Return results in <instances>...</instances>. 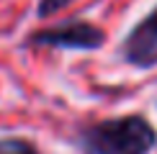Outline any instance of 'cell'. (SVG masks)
I'll return each mask as SVG.
<instances>
[{
    "label": "cell",
    "instance_id": "6da1fadb",
    "mask_svg": "<svg viewBox=\"0 0 157 154\" xmlns=\"http://www.w3.org/2000/svg\"><path fill=\"white\" fill-rule=\"evenodd\" d=\"M80 154H152L157 128L144 113H124L82 123L75 131Z\"/></svg>",
    "mask_w": 157,
    "mask_h": 154
},
{
    "label": "cell",
    "instance_id": "7a4b0ae2",
    "mask_svg": "<svg viewBox=\"0 0 157 154\" xmlns=\"http://www.w3.org/2000/svg\"><path fill=\"white\" fill-rule=\"evenodd\" d=\"M108 41L106 31L88 18H62L57 23L29 31L23 46L29 49H62V51H98Z\"/></svg>",
    "mask_w": 157,
    "mask_h": 154
},
{
    "label": "cell",
    "instance_id": "3957f363",
    "mask_svg": "<svg viewBox=\"0 0 157 154\" xmlns=\"http://www.w3.org/2000/svg\"><path fill=\"white\" fill-rule=\"evenodd\" d=\"M119 57L142 72L157 67V5L126 31L119 44Z\"/></svg>",
    "mask_w": 157,
    "mask_h": 154
},
{
    "label": "cell",
    "instance_id": "277c9868",
    "mask_svg": "<svg viewBox=\"0 0 157 154\" xmlns=\"http://www.w3.org/2000/svg\"><path fill=\"white\" fill-rule=\"evenodd\" d=\"M0 154H41V149L29 136L8 134V136H0Z\"/></svg>",
    "mask_w": 157,
    "mask_h": 154
},
{
    "label": "cell",
    "instance_id": "5b68a950",
    "mask_svg": "<svg viewBox=\"0 0 157 154\" xmlns=\"http://www.w3.org/2000/svg\"><path fill=\"white\" fill-rule=\"evenodd\" d=\"M75 0H39L36 3V18H49V16H54V13H59L64 8H70Z\"/></svg>",
    "mask_w": 157,
    "mask_h": 154
}]
</instances>
